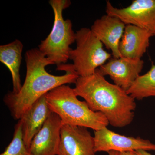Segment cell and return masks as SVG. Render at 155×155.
Returning a JSON list of instances; mask_svg holds the SVG:
<instances>
[{"label": "cell", "instance_id": "obj_10", "mask_svg": "<svg viewBox=\"0 0 155 155\" xmlns=\"http://www.w3.org/2000/svg\"><path fill=\"white\" fill-rule=\"evenodd\" d=\"M63 125L59 116L52 112L32 139L31 155H58Z\"/></svg>", "mask_w": 155, "mask_h": 155}, {"label": "cell", "instance_id": "obj_2", "mask_svg": "<svg viewBox=\"0 0 155 155\" xmlns=\"http://www.w3.org/2000/svg\"><path fill=\"white\" fill-rule=\"evenodd\" d=\"M75 84L78 96L83 98L92 110L104 114L113 127H125L133 121L135 99L106 80L99 69L92 75L78 77Z\"/></svg>", "mask_w": 155, "mask_h": 155}, {"label": "cell", "instance_id": "obj_13", "mask_svg": "<svg viewBox=\"0 0 155 155\" xmlns=\"http://www.w3.org/2000/svg\"><path fill=\"white\" fill-rule=\"evenodd\" d=\"M52 112L45 95L38 100L19 119L22 123L24 142L28 148L35 136L41 129Z\"/></svg>", "mask_w": 155, "mask_h": 155}, {"label": "cell", "instance_id": "obj_12", "mask_svg": "<svg viewBox=\"0 0 155 155\" xmlns=\"http://www.w3.org/2000/svg\"><path fill=\"white\" fill-rule=\"evenodd\" d=\"M155 36L150 31L135 25H126L119 45L122 57L141 59L149 46L150 38Z\"/></svg>", "mask_w": 155, "mask_h": 155}, {"label": "cell", "instance_id": "obj_9", "mask_svg": "<svg viewBox=\"0 0 155 155\" xmlns=\"http://www.w3.org/2000/svg\"><path fill=\"white\" fill-rule=\"evenodd\" d=\"M94 137L87 128L63 125L58 155H96Z\"/></svg>", "mask_w": 155, "mask_h": 155}, {"label": "cell", "instance_id": "obj_1", "mask_svg": "<svg viewBox=\"0 0 155 155\" xmlns=\"http://www.w3.org/2000/svg\"><path fill=\"white\" fill-rule=\"evenodd\" d=\"M26 72L24 83L17 93L9 91L5 96L4 102L12 117L19 120L41 97L64 84L76 83L79 77L72 64H63L58 70L65 71L64 75L50 74L45 67L54 65L38 48L28 50L25 54Z\"/></svg>", "mask_w": 155, "mask_h": 155}, {"label": "cell", "instance_id": "obj_17", "mask_svg": "<svg viewBox=\"0 0 155 155\" xmlns=\"http://www.w3.org/2000/svg\"><path fill=\"white\" fill-rule=\"evenodd\" d=\"M135 153L136 155H152L150 153L147 151L144 150H137L135 151Z\"/></svg>", "mask_w": 155, "mask_h": 155}, {"label": "cell", "instance_id": "obj_3", "mask_svg": "<svg viewBox=\"0 0 155 155\" xmlns=\"http://www.w3.org/2000/svg\"><path fill=\"white\" fill-rule=\"evenodd\" d=\"M74 88L67 84L56 87L45 94L52 112L58 115L63 125L91 128L94 130L107 127L109 122L100 112L92 110L85 101L77 97Z\"/></svg>", "mask_w": 155, "mask_h": 155}, {"label": "cell", "instance_id": "obj_5", "mask_svg": "<svg viewBox=\"0 0 155 155\" xmlns=\"http://www.w3.org/2000/svg\"><path fill=\"white\" fill-rule=\"evenodd\" d=\"M76 47L71 50L69 59L79 77L92 75L99 67L111 58L112 54L104 48V45L91 28H82L75 32Z\"/></svg>", "mask_w": 155, "mask_h": 155}, {"label": "cell", "instance_id": "obj_16", "mask_svg": "<svg viewBox=\"0 0 155 155\" xmlns=\"http://www.w3.org/2000/svg\"><path fill=\"white\" fill-rule=\"evenodd\" d=\"M0 155H31L29 149L24 142L20 120L14 127V136L11 143Z\"/></svg>", "mask_w": 155, "mask_h": 155}, {"label": "cell", "instance_id": "obj_14", "mask_svg": "<svg viewBox=\"0 0 155 155\" xmlns=\"http://www.w3.org/2000/svg\"><path fill=\"white\" fill-rule=\"evenodd\" d=\"M23 45L18 39L0 46V62L8 69L12 76L13 91L17 93L22 87L20 68L22 59Z\"/></svg>", "mask_w": 155, "mask_h": 155}, {"label": "cell", "instance_id": "obj_19", "mask_svg": "<svg viewBox=\"0 0 155 155\" xmlns=\"http://www.w3.org/2000/svg\"><path fill=\"white\" fill-rule=\"evenodd\" d=\"M107 153L108 155H119V152L116 151H110Z\"/></svg>", "mask_w": 155, "mask_h": 155}, {"label": "cell", "instance_id": "obj_6", "mask_svg": "<svg viewBox=\"0 0 155 155\" xmlns=\"http://www.w3.org/2000/svg\"><path fill=\"white\" fill-rule=\"evenodd\" d=\"M106 14L149 31L155 35V0H133L126 8H117L106 2Z\"/></svg>", "mask_w": 155, "mask_h": 155}, {"label": "cell", "instance_id": "obj_7", "mask_svg": "<svg viewBox=\"0 0 155 155\" xmlns=\"http://www.w3.org/2000/svg\"><path fill=\"white\" fill-rule=\"evenodd\" d=\"M94 137L96 153L110 151L127 152L140 150L155 151V143L149 140L121 135L107 127L94 130Z\"/></svg>", "mask_w": 155, "mask_h": 155}, {"label": "cell", "instance_id": "obj_15", "mask_svg": "<svg viewBox=\"0 0 155 155\" xmlns=\"http://www.w3.org/2000/svg\"><path fill=\"white\" fill-rule=\"evenodd\" d=\"M127 92L135 100L155 97V65L152 64L144 75H140Z\"/></svg>", "mask_w": 155, "mask_h": 155}, {"label": "cell", "instance_id": "obj_8", "mask_svg": "<svg viewBox=\"0 0 155 155\" xmlns=\"http://www.w3.org/2000/svg\"><path fill=\"white\" fill-rule=\"evenodd\" d=\"M143 65L144 61L141 59L113 58L99 70L102 75L110 76L114 84L127 92L139 77Z\"/></svg>", "mask_w": 155, "mask_h": 155}, {"label": "cell", "instance_id": "obj_11", "mask_svg": "<svg viewBox=\"0 0 155 155\" xmlns=\"http://www.w3.org/2000/svg\"><path fill=\"white\" fill-rule=\"evenodd\" d=\"M125 26L126 24L121 19L106 14L96 19L91 29L106 48L111 50L113 58H119L122 57L119 45Z\"/></svg>", "mask_w": 155, "mask_h": 155}, {"label": "cell", "instance_id": "obj_18", "mask_svg": "<svg viewBox=\"0 0 155 155\" xmlns=\"http://www.w3.org/2000/svg\"><path fill=\"white\" fill-rule=\"evenodd\" d=\"M119 155H136L135 151H134L127 152L119 153Z\"/></svg>", "mask_w": 155, "mask_h": 155}, {"label": "cell", "instance_id": "obj_4", "mask_svg": "<svg viewBox=\"0 0 155 155\" xmlns=\"http://www.w3.org/2000/svg\"><path fill=\"white\" fill-rule=\"evenodd\" d=\"M50 5L54 16L52 29L49 35L39 45L40 51L54 65L65 64L69 59L71 45L75 42V33L72 28V21L64 19L63 11L69 8V0H51Z\"/></svg>", "mask_w": 155, "mask_h": 155}]
</instances>
